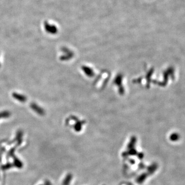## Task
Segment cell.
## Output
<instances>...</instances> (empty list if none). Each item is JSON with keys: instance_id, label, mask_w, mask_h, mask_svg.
<instances>
[]
</instances>
